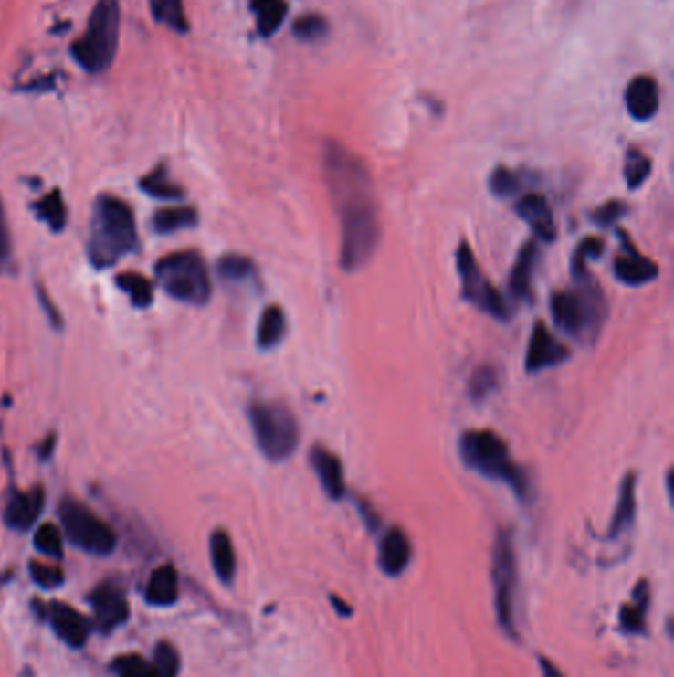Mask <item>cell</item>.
I'll list each match as a JSON object with an SVG mask.
<instances>
[{
    "instance_id": "cell-11",
    "label": "cell",
    "mask_w": 674,
    "mask_h": 677,
    "mask_svg": "<svg viewBox=\"0 0 674 677\" xmlns=\"http://www.w3.org/2000/svg\"><path fill=\"white\" fill-rule=\"evenodd\" d=\"M90 604L93 610V626L100 632H113L129 620V602L125 592L113 582H103L90 594Z\"/></svg>"
},
{
    "instance_id": "cell-16",
    "label": "cell",
    "mask_w": 674,
    "mask_h": 677,
    "mask_svg": "<svg viewBox=\"0 0 674 677\" xmlns=\"http://www.w3.org/2000/svg\"><path fill=\"white\" fill-rule=\"evenodd\" d=\"M412 561V543L402 527H390L378 543V566L386 577L398 578Z\"/></svg>"
},
{
    "instance_id": "cell-22",
    "label": "cell",
    "mask_w": 674,
    "mask_h": 677,
    "mask_svg": "<svg viewBox=\"0 0 674 677\" xmlns=\"http://www.w3.org/2000/svg\"><path fill=\"white\" fill-rule=\"evenodd\" d=\"M651 606V587L641 578L633 590V602H625L619 608V626L625 634H647V612Z\"/></svg>"
},
{
    "instance_id": "cell-31",
    "label": "cell",
    "mask_w": 674,
    "mask_h": 677,
    "mask_svg": "<svg viewBox=\"0 0 674 677\" xmlns=\"http://www.w3.org/2000/svg\"><path fill=\"white\" fill-rule=\"evenodd\" d=\"M216 271L227 283H247L258 276L254 259L244 254H224L216 264Z\"/></svg>"
},
{
    "instance_id": "cell-37",
    "label": "cell",
    "mask_w": 674,
    "mask_h": 677,
    "mask_svg": "<svg viewBox=\"0 0 674 677\" xmlns=\"http://www.w3.org/2000/svg\"><path fill=\"white\" fill-rule=\"evenodd\" d=\"M522 188V181L519 173H514L512 169L504 164L495 166V171L489 176V190L497 198H511L514 196L519 190Z\"/></svg>"
},
{
    "instance_id": "cell-15",
    "label": "cell",
    "mask_w": 674,
    "mask_h": 677,
    "mask_svg": "<svg viewBox=\"0 0 674 677\" xmlns=\"http://www.w3.org/2000/svg\"><path fill=\"white\" fill-rule=\"evenodd\" d=\"M46 503L42 485H34L28 492H12L5 507V525L12 531H28L40 519Z\"/></svg>"
},
{
    "instance_id": "cell-18",
    "label": "cell",
    "mask_w": 674,
    "mask_h": 677,
    "mask_svg": "<svg viewBox=\"0 0 674 677\" xmlns=\"http://www.w3.org/2000/svg\"><path fill=\"white\" fill-rule=\"evenodd\" d=\"M309 463L312 471L317 473L322 492L329 495L332 502H341L346 495V481H344V468L341 458L332 454L329 448L315 446L309 454Z\"/></svg>"
},
{
    "instance_id": "cell-46",
    "label": "cell",
    "mask_w": 674,
    "mask_h": 677,
    "mask_svg": "<svg viewBox=\"0 0 674 677\" xmlns=\"http://www.w3.org/2000/svg\"><path fill=\"white\" fill-rule=\"evenodd\" d=\"M56 442H58V438H56V434L54 432H50V434H47L44 439H42V442L38 444V446H36V456H38V460L42 461V463H46V461H50L52 458H54V450H56Z\"/></svg>"
},
{
    "instance_id": "cell-29",
    "label": "cell",
    "mask_w": 674,
    "mask_h": 677,
    "mask_svg": "<svg viewBox=\"0 0 674 677\" xmlns=\"http://www.w3.org/2000/svg\"><path fill=\"white\" fill-rule=\"evenodd\" d=\"M251 10L256 15V26L259 36L269 38V36L281 28L289 6L285 0H251Z\"/></svg>"
},
{
    "instance_id": "cell-50",
    "label": "cell",
    "mask_w": 674,
    "mask_h": 677,
    "mask_svg": "<svg viewBox=\"0 0 674 677\" xmlns=\"http://www.w3.org/2000/svg\"><path fill=\"white\" fill-rule=\"evenodd\" d=\"M18 677H36V673H34L30 668H24V670L20 672Z\"/></svg>"
},
{
    "instance_id": "cell-5",
    "label": "cell",
    "mask_w": 674,
    "mask_h": 677,
    "mask_svg": "<svg viewBox=\"0 0 674 677\" xmlns=\"http://www.w3.org/2000/svg\"><path fill=\"white\" fill-rule=\"evenodd\" d=\"M119 34H121L119 0H100L91 10L86 34L71 44V56L88 74H101L111 68L117 56Z\"/></svg>"
},
{
    "instance_id": "cell-40",
    "label": "cell",
    "mask_w": 674,
    "mask_h": 677,
    "mask_svg": "<svg viewBox=\"0 0 674 677\" xmlns=\"http://www.w3.org/2000/svg\"><path fill=\"white\" fill-rule=\"evenodd\" d=\"M111 670L117 677H154L153 665L137 656V653H125L111 661Z\"/></svg>"
},
{
    "instance_id": "cell-34",
    "label": "cell",
    "mask_w": 674,
    "mask_h": 677,
    "mask_svg": "<svg viewBox=\"0 0 674 677\" xmlns=\"http://www.w3.org/2000/svg\"><path fill=\"white\" fill-rule=\"evenodd\" d=\"M651 171H653V163L643 151L629 149L627 154H625L623 176H625V185H627L631 190L643 186L648 175H651Z\"/></svg>"
},
{
    "instance_id": "cell-39",
    "label": "cell",
    "mask_w": 674,
    "mask_h": 677,
    "mask_svg": "<svg viewBox=\"0 0 674 677\" xmlns=\"http://www.w3.org/2000/svg\"><path fill=\"white\" fill-rule=\"evenodd\" d=\"M329 32V22L324 20L321 15H315V12H309V15L299 16L293 24V34L300 42H317L324 38Z\"/></svg>"
},
{
    "instance_id": "cell-49",
    "label": "cell",
    "mask_w": 674,
    "mask_h": 677,
    "mask_svg": "<svg viewBox=\"0 0 674 677\" xmlns=\"http://www.w3.org/2000/svg\"><path fill=\"white\" fill-rule=\"evenodd\" d=\"M331 604H332V608H334L336 612H339V616H342V618L353 616V608H351V606H348L342 598L336 597V594H331Z\"/></svg>"
},
{
    "instance_id": "cell-47",
    "label": "cell",
    "mask_w": 674,
    "mask_h": 677,
    "mask_svg": "<svg viewBox=\"0 0 674 677\" xmlns=\"http://www.w3.org/2000/svg\"><path fill=\"white\" fill-rule=\"evenodd\" d=\"M538 661H540V672H542V677H565V675L556 668V663H553L552 660H548L546 656H540Z\"/></svg>"
},
{
    "instance_id": "cell-2",
    "label": "cell",
    "mask_w": 674,
    "mask_h": 677,
    "mask_svg": "<svg viewBox=\"0 0 674 677\" xmlns=\"http://www.w3.org/2000/svg\"><path fill=\"white\" fill-rule=\"evenodd\" d=\"M139 232L135 212L123 198L100 195L93 202L86 254L95 270H110L137 252Z\"/></svg>"
},
{
    "instance_id": "cell-17",
    "label": "cell",
    "mask_w": 674,
    "mask_h": 677,
    "mask_svg": "<svg viewBox=\"0 0 674 677\" xmlns=\"http://www.w3.org/2000/svg\"><path fill=\"white\" fill-rule=\"evenodd\" d=\"M514 210L516 214H519V218L522 222L531 226V230L534 232L538 240L546 242V244H552L553 240H556L558 228H556V222H553V214L550 210L548 200L544 196L538 193L524 195L516 200Z\"/></svg>"
},
{
    "instance_id": "cell-20",
    "label": "cell",
    "mask_w": 674,
    "mask_h": 677,
    "mask_svg": "<svg viewBox=\"0 0 674 677\" xmlns=\"http://www.w3.org/2000/svg\"><path fill=\"white\" fill-rule=\"evenodd\" d=\"M540 259V248L536 240H528L516 254L514 266L511 270L509 290L514 300L531 301L532 300V280Z\"/></svg>"
},
{
    "instance_id": "cell-35",
    "label": "cell",
    "mask_w": 674,
    "mask_h": 677,
    "mask_svg": "<svg viewBox=\"0 0 674 677\" xmlns=\"http://www.w3.org/2000/svg\"><path fill=\"white\" fill-rule=\"evenodd\" d=\"M499 388V373L492 365H480L475 368V373L469 378V397L473 402L487 400L492 392Z\"/></svg>"
},
{
    "instance_id": "cell-41",
    "label": "cell",
    "mask_w": 674,
    "mask_h": 677,
    "mask_svg": "<svg viewBox=\"0 0 674 677\" xmlns=\"http://www.w3.org/2000/svg\"><path fill=\"white\" fill-rule=\"evenodd\" d=\"M627 210H629L627 202L613 198V200H607L606 205L597 206L589 218H592V222L597 224L599 228H611V226H616L625 217V214H627Z\"/></svg>"
},
{
    "instance_id": "cell-32",
    "label": "cell",
    "mask_w": 674,
    "mask_h": 677,
    "mask_svg": "<svg viewBox=\"0 0 674 677\" xmlns=\"http://www.w3.org/2000/svg\"><path fill=\"white\" fill-rule=\"evenodd\" d=\"M153 18L176 34H186L190 22L183 0H149Z\"/></svg>"
},
{
    "instance_id": "cell-7",
    "label": "cell",
    "mask_w": 674,
    "mask_h": 677,
    "mask_svg": "<svg viewBox=\"0 0 674 677\" xmlns=\"http://www.w3.org/2000/svg\"><path fill=\"white\" fill-rule=\"evenodd\" d=\"M247 418L259 451L269 461L279 463L295 454L300 442V428L295 414L285 404L251 402Z\"/></svg>"
},
{
    "instance_id": "cell-12",
    "label": "cell",
    "mask_w": 674,
    "mask_h": 677,
    "mask_svg": "<svg viewBox=\"0 0 674 677\" xmlns=\"http://www.w3.org/2000/svg\"><path fill=\"white\" fill-rule=\"evenodd\" d=\"M617 238L621 240V254L613 264L616 280L623 285H629V288H641V285L655 281L658 278V266L655 261L637 249L631 242V236L625 230L619 228Z\"/></svg>"
},
{
    "instance_id": "cell-33",
    "label": "cell",
    "mask_w": 674,
    "mask_h": 677,
    "mask_svg": "<svg viewBox=\"0 0 674 677\" xmlns=\"http://www.w3.org/2000/svg\"><path fill=\"white\" fill-rule=\"evenodd\" d=\"M604 252H606V242L601 240V238H595V236L584 238V240L580 244H577V248L574 249V254H572L570 270H572L574 280L587 276V273H589V270H587L589 261L599 259L601 256H604Z\"/></svg>"
},
{
    "instance_id": "cell-43",
    "label": "cell",
    "mask_w": 674,
    "mask_h": 677,
    "mask_svg": "<svg viewBox=\"0 0 674 677\" xmlns=\"http://www.w3.org/2000/svg\"><path fill=\"white\" fill-rule=\"evenodd\" d=\"M36 300H38L42 312L47 319V323H50L52 329L56 331H64V317L62 313H59V309L56 307V303L52 301L50 293H47L42 285H36Z\"/></svg>"
},
{
    "instance_id": "cell-23",
    "label": "cell",
    "mask_w": 674,
    "mask_h": 677,
    "mask_svg": "<svg viewBox=\"0 0 674 677\" xmlns=\"http://www.w3.org/2000/svg\"><path fill=\"white\" fill-rule=\"evenodd\" d=\"M210 561L214 566V573L224 585H232L236 578L237 558L232 537L224 529H216L210 534Z\"/></svg>"
},
{
    "instance_id": "cell-24",
    "label": "cell",
    "mask_w": 674,
    "mask_h": 677,
    "mask_svg": "<svg viewBox=\"0 0 674 677\" xmlns=\"http://www.w3.org/2000/svg\"><path fill=\"white\" fill-rule=\"evenodd\" d=\"M144 598L151 606H159V608H166L176 602L178 575L173 565H163L154 570L149 578L147 590H144Z\"/></svg>"
},
{
    "instance_id": "cell-26",
    "label": "cell",
    "mask_w": 674,
    "mask_h": 677,
    "mask_svg": "<svg viewBox=\"0 0 674 677\" xmlns=\"http://www.w3.org/2000/svg\"><path fill=\"white\" fill-rule=\"evenodd\" d=\"M34 217L38 218L42 224L47 226V230L59 234L66 230L68 226V208L62 196V190L54 188L50 193L44 195L40 200H36L32 205Z\"/></svg>"
},
{
    "instance_id": "cell-8",
    "label": "cell",
    "mask_w": 674,
    "mask_h": 677,
    "mask_svg": "<svg viewBox=\"0 0 674 677\" xmlns=\"http://www.w3.org/2000/svg\"><path fill=\"white\" fill-rule=\"evenodd\" d=\"M492 580V604H495L497 624L512 641H519V626H516V590H519V568H516V553L512 533L499 529L490 558Z\"/></svg>"
},
{
    "instance_id": "cell-9",
    "label": "cell",
    "mask_w": 674,
    "mask_h": 677,
    "mask_svg": "<svg viewBox=\"0 0 674 677\" xmlns=\"http://www.w3.org/2000/svg\"><path fill=\"white\" fill-rule=\"evenodd\" d=\"M58 517L66 539L78 549L95 556H107L115 551V531L78 499L64 497L58 505Z\"/></svg>"
},
{
    "instance_id": "cell-14",
    "label": "cell",
    "mask_w": 674,
    "mask_h": 677,
    "mask_svg": "<svg viewBox=\"0 0 674 677\" xmlns=\"http://www.w3.org/2000/svg\"><path fill=\"white\" fill-rule=\"evenodd\" d=\"M56 636L69 648H83L91 634V622L74 606L64 602L46 604V616Z\"/></svg>"
},
{
    "instance_id": "cell-13",
    "label": "cell",
    "mask_w": 674,
    "mask_h": 677,
    "mask_svg": "<svg viewBox=\"0 0 674 677\" xmlns=\"http://www.w3.org/2000/svg\"><path fill=\"white\" fill-rule=\"evenodd\" d=\"M570 359V349L552 335L544 321H536L531 333L524 356V368L528 375H536L546 368L560 366Z\"/></svg>"
},
{
    "instance_id": "cell-45",
    "label": "cell",
    "mask_w": 674,
    "mask_h": 677,
    "mask_svg": "<svg viewBox=\"0 0 674 677\" xmlns=\"http://www.w3.org/2000/svg\"><path fill=\"white\" fill-rule=\"evenodd\" d=\"M356 509H358L360 517H363V521L366 523V527H368L370 531H378V527H380V517L376 515L374 507H372V505L366 503V502H363V499H358V502H356Z\"/></svg>"
},
{
    "instance_id": "cell-36",
    "label": "cell",
    "mask_w": 674,
    "mask_h": 677,
    "mask_svg": "<svg viewBox=\"0 0 674 677\" xmlns=\"http://www.w3.org/2000/svg\"><path fill=\"white\" fill-rule=\"evenodd\" d=\"M34 546L36 551L50 558H56V561H62L64 558V534L54 523H44V525L36 529Z\"/></svg>"
},
{
    "instance_id": "cell-1",
    "label": "cell",
    "mask_w": 674,
    "mask_h": 677,
    "mask_svg": "<svg viewBox=\"0 0 674 677\" xmlns=\"http://www.w3.org/2000/svg\"><path fill=\"white\" fill-rule=\"evenodd\" d=\"M322 171L341 220V268L353 273L368 264L380 244L374 185L364 163L334 141L324 143Z\"/></svg>"
},
{
    "instance_id": "cell-21",
    "label": "cell",
    "mask_w": 674,
    "mask_h": 677,
    "mask_svg": "<svg viewBox=\"0 0 674 677\" xmlns=\"http://www.w3.org/2000/svg\"><path fill=\"white\" fill-rule=\"evenodd\" d=\"M637 517V475L635 471H627L623 475L621 487H619V497L616 511L607 529V539L616 541L623 537L625 533H629Z\"/></svg>"
},
{
    "instance_id": "cell-10",
    "label": "cell",
    "mask_w": 674,
    "mask_h": 677,
    "mask_svg": "<svg viewBox=\"0 0 674 677\" xmlns=\"http://www.w3.org/2000/svg\"><path fill=\"white\" fill-rule=\"evenodd\" d=\"M457 273L461 280L463 300L475 305L479 312L487 313L489 317L497 321L511 319V307L507 300L500 295V291L490 283V280L480 270L477 256L469 242H461L455 252Z\"/></svg>"
},
{
    "instance_id": "cell-3",
    "label": "cell",
    "mask_w": 674,
    "mask_h": 677,
    "mask_svg": "<svg viewBox=\"0 0 674 677\" xmlns=\"http://www.w3.org/2000/svg\"><path fill=\"white\" fill-rule=\"evenodd\" d=\"M550 312L556 327L570 339L582 344H594L607 321V300L599 283L587 273L575 280L574 290L553 291Z\"/></svg>"
},
{
    "instance_id": "cell-44",
    "label": "cell",
    "mask_w": 674,
    "mask_h": 677,
    "mask_svg": "<svg viewBox=\"0 0 674 677\" xmlns=\"http://www.w3.org/2000/svg\"><path fill=\"white\" fill-rule=\"evenodd\" d=\"M10 252H12L10 230H8V224H6L5 206H3V202H0V264H5V261H8Z\"/></svg>"
},
{
    "instance_id": "cell-25",
    "label": "cell",
    "mask_w": 674,
    "mask_h": 677,
    "mask_svg": "<svg viewBox=\"0 0 674 677\" xmlns=\"http://www.w3.org/2000/svg\"><path fill=\"white\" fill-rule=\"evenodd\" d=\"M287 333V317L281 305H269L259 315L256 343L259 351H273L279 347Z\"/></svg>"
},
{
    "instance_id": "cell-42",
    "label": "cell",
    "mask_w": 674,
    "mask_h": 677,
    "mask_svg": "<svg viewBox=\"0 0 674 677\" xmlns=\"http://www.w3.org/2000/svg\"><path fill=\"white\" fill-rule=\"evenodd\" d=\"M28 570H30V577L32 580L36 582V585L42 587V588H59L64 585V570L58 568V566H52V565H46V563H40V561H32L28 565Z\"/></svg>"
},
{
    "instance_id": "cell-6",
    "label": "cell",
    "mask_w": 674,
    "mask_h": 677,
    "mask_svg": "<svg viewBox=\"0 0 674 677\" xmlns=\"http://www.w3.org/2000/svg\"><path fill=\"white\" fill-rule=\"evenodd\" d=\"M154 278L161 290L180 303L204 307L212 297L208 266L196 249H183L161 258L154 266Z\"/></svg>"
},
{
    "instance_id": "cell-4",
    "label": "cell",
    "mask_w": 674,
    "mask_h": 677,
    "mask_svg": "<svg viewBox=\"0 0 674 677\" xmlns=\"http://www.w3.org/2000/svg\"><path fill=\"white\" fill-rule=\"evenodd\" d=\"M459 456L467 470H473L487 480L509 487L519 502L531 497V480L519 463L511 458L509 446L492 430H465L459 438Z\"/></svg>"
},
{
    "instance_id": "cell-19",
    "label": "cell",
    "mask_w": 674,
    "mask_h": 677,
    "mask_svg": "<svg viewBox=\"0 0 674 677\" xmlns=\"http://www.w3.org/2000/svg\"><path fill=\"white\" fill-rule=\"evenodd\" d=\"M658 86L651 76H637L625 90V107L635 122H651L658 111Z\"/></svg>"
},
{
    "instance_id": "cell-38",
    "label": "cell",
    "mask_w": 674,
    "mask_h": 677,
    "mask_svg": "<svg viewBox=\"0 0 674 677\" xmlns=\"http://www.w3.org/2000/svg\"><path fill=\"white\" fill-rule=\"evenodd\" d=\"M151 665L154 677H178L180 653L171 641H161V644L154 648V660Z\"/></svg>"
},
{
    "instance_id": "cell-28",
    "label": "cell",
    "mask_w": 674,
    "mask_h": 677,
    "mask_svg": "<svg viewBox=\"0 0 674 677\" xmlns=\"http://www.w3.org/2000/svg\"><path fill=\"white\" fill-rule=\"evenodd\" d=\"M139 188L149 196L161 200H180L186 196V190L171 181L164 163H159L149 175H144L139 181Z\"/></svg>"
},
{
    "instance_id": "cell-27",
    "label": "cell",
    "mask_w": 674,
    "mask_h": 677,
    "mask_svg": "<svg viewBox=\"0 0 674 677\" xmlns=\"http://www.w3.org/2000/svg\"><path fill=\"white\" fill-rule=\"evenodd\" d=\"M198 210L195 206H171L161 208L153 214L151 226L156 234L166 236L180 230L195 228L198 224Z\"/></svg>"
},
{
    "instance_id": "cell-30",
    "label": "cell",
    "mask_w": 674,
    "mask_h": 677,
    "mask_svg": "<svg viewBox=\"0 0 674 677\" xmlns=\"http://www.w3.org/2000/svg\"><path fill=\"white\" fill-rule=\"evenodd\" d=\"M115 285L129 297V301L133 303V307L137 309L151 307L154 300V288H153L151 280L141 276V273L137 271L119 273V276L115 278Z\"/></svg>"
},
{
    "instance_id": "cell-48",
    "label": "cell",
    "mask_w": 674,
    "mask_h": 677,
    "mask_svg": "<svg viewBox=\"0 0 674 677\" xmlns=\"http://www.w3.org/2000/svg\"><path fill=\"white\" fill-rule=\"evenodd\" d=\"M54 81H56L54 76H44L42 81H32V83H28V86H22L20 90H24V91H47V90L54 88Z\"/></svg>"
}]
</instances>
